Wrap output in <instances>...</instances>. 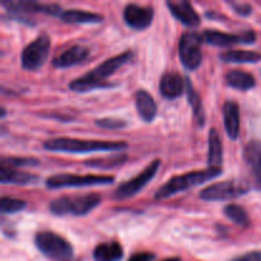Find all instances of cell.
Wrapping results in <instances>:
<instances>
[{
    "instance_id": "32",
    "label": "cell",
    "mask_w": 261,
    "mask_h": 261,
    "mask_svg": "<svg viewBox=\"0 0 261 261\" xmlns=\"http://www.w3.org/2000/svg\"><path fill=\"white\" fill-rule=\"evenodd\" d=\"M229 5L232 7V9L234 10V12L237 13L239 15H241V17H247V15H250L252 13V7L250 4H247V3H228Z\"/></svg>"
},
{
    "instance_id": "22",
    "label": "cell",
    "mask_w": 261,
    "mask_h": 261,
    "mask_svg": "<svg viewBox=\"0 0 261 261\" xmlns=\"http://www.w3.org/2000/svg\"><path fill=\"white\" fill-rule=\"evenodd\" d=\"M60 19L71 24H92V23L103 22V17L101 14L79 9L64 10L60 15Z\"/></svg>"
},
{
    "instance_id": "7",
    "label": "cell",
    "mask_w": 261,
    "mask_h": 261,
    "mask_svg": "<svg viewBox=\"0 0 261 261\" xmlns=\"http://www.w3.org/2000/svg\"><path fill=\"white\" fill-rule=\"evenodd\" d=\"M51 41L46 33H41L28 43L20 54V65L24 70L36 71L43 66L50 55Z\"/></svg>"
},
{
    "instance_id": "34",
    "label": "cell",
    "mask_w": 261,
    "mask_h": 261,
    "mask_svg": "<svg viewBox=\"0 0 261 261\" xmlns=\"http://www.w3.org/2000/svg\"><path fill=\"white\" fill-rule=\"evenodd\" d=\"M153 259H154V254L152 252H138L127 261H153Z\"/></svg>"
},
{
    "instance_id": "37",
    "label": "cell",
    "mask_w": 261,
    "mask_h": 261,
    "mask_svg": "<svg viewBox=\"0 0 261 261\" xmlns=\"http://www.w3.org/2000/svg\"><path fill=\"white\" fill-rule=\"evenodd\" d=\"M66 261H81V260L75 259V257H71V259H69V260H66Z\"/></svg>"
},
{
    "instance_id": "18",
    "label": "cell",
    "mask_w": 261,
    "mask_h": 261,
    "mask_svg": "<svg viewBox=\"0 0 261 261\" xmlns=\"http://www.w3.org/2000/svg\"><path fill=\"white\" fill-rule=\"evenodd\" d=\"M135 107L140 119L145 122H150L157 116V103L154 98L144 89H139L135 93Z\"/></svg>"
},
{
    "instance_id": "33",
    "label": "cell",
    "mask_w": 261,
    "mask_h": 261,
    "mask_svg": "<svg viewBox=\"0 0 261 261\" xmlns=\"http://www.w3.org/2000/svg\"><path fill=\"white\" fill-rule=\"evenodd\" d=\"M231 261H261V251H251Z\"/></svg>"
},
{
    "instance_id": "5",
    "label": "cell",
    "mask_w": 261,
    "mask_h": 261,
    "mask_svg": "<svg viewBox=\"0 0 261 261\" xmlns=\"http://www.w3.org/2000/svg\"><path fill=\"white\" fill-rule=\"evenodd\" d=\"M35 245L46 257L56 261H66L73 257V246L55 232L42 231L35 236Z\"/></svg>"
},
{
    "instance_id": "29",
    "label": "cell",
    "mask_w": 261,
    "mask_h": 261,
    "mask_svg": "<svg viewBox=\"0 0 261 261\" xmlns=\"http://www.w3.org/2000/svg\"><path fill=\"white\" fill-rule=\"evenodd\" d=\"M24 208V200L10 198V196H3L0 199V212H2V214H14L23 211Z\"/></svg>"
},
{
    "instance_id": "17",
    "label": "cell",
    "mask_w": 261,
    "mask_h": 261,
    "mask_svg": "<svg viewBox=\"0 0 261 261\" xmlns=\"http://www.w3.org/2000/svg\"><path fill=\"white\" fill-rule=\"evenodd\" d=\"M223 124L229 139L236 140L240 135V106L236 101L223 105Z\"/></svg>"
},
{
    "instance_id": "31",
    "label": "cell",
    "mask_w": 261,
    "mask_h": 261,
    "mask_svg": "<svg viewBox=\"0 0 261 261\" xmlns=\"http://www.w3.org/2000/svg\"><path fill=\"white\" fill-rule=\"evenodd\" d=\"M96 125L99 127H103V129L109 130H117L122 129V127L126 126V121L120 119H115V117H105V119H97Z\"/></svg>"
},
{
    "instance_id": "23",
    "label": "cell",
    "mask_w": 261,
    "mask_h": 261,
    "mask_svg": "<svg viewBox=\"0 0 261 261\" xmlns=\"http://www.w3.org/2000/svg\"><path fill=\"white\" fill-rule=\"evenodd\" d=\"M186 82V96H188L189 105L191 106L193 110V119L195 121V124L198 125V127H203L205 125V112H204L203 102H201L200 96H199L198 92L195 91V88L191 84L190 79L185 78Z\"/></svg>"
},
{
    "instance_id": "3",
    "label": "cell",
    "mask_w": 261,
    "mask_h": 261,
    "mask_svg": "<svg viewBox=\"0 0 261 261\" xmlns=\"http://www.w3.org/2000/svg\"><path fill=\"white\" fill-rule=\"evenodd\" d=\"M222 172H223L222 168L208 167L206 170L193 171V172L185 173V175L175 176V177L170 178L165 185L158 189L154 198L157 200L171 198V196L176 195V194L181 193V191H186L189 189L195 188V186L201 185V184L214 180V178L219 177Z\"/></svg>"
},
{
    "instance_id": "15",
    "label": "cell",
    "mask_w": 261,
    "mask_h": 261,
    "mask_svg": "<svg viewBox=\"0 0 261 261\" xmlns=\"http://www.w3.org/2000/svg\"><path fill=\"white\" fill-rule=\"evenodd\" d=\"M166 5L170 9L171 14L180 20L186 27H198L200 24V15L196 13L193 5L186 0H180V2H166Z\"/></svg>"
},
{
    "instance_id": "13",
    "label": "cell",
    "mask_w": 261,
    "mask_h": 261,
    "mask_svg": "<svg viewBox=\"0 0 261 261\" xmlns=\"http://www.w3.org/2000/svg\"><path fill=\"white\" fill-rule=\"evenodd\" d=\"M154 17V10L150 7L138 4H127L122 12V18L127 27L135 31H144L150 27Z\"/></svg>"
},
{
    "instance_id": "2",
    "label": "cell",
    "mask_w": 261,
    "mask_h": 261,
    "mask_svg": "<svg viewBox=\"0 0 261 261\" xmlns=\"http://www.w3.org/2000/svg\"><path fill=\"white\" fill-rule=\"evenodd\" d=\"M125 142H105V140H83L74 138H54L46 140L43 148L50 152L91 153V152H122L127 149Z\"/></svg>"
},
{
    "instance_id": "10",
    "label": "cell",
    "mask_w": 261,
    "mask_h": 261,
    "mask_svg": "<svg viewBox=\"0 0 261 261\" xmlns=\"http://www.w3.org/2000/svg\"><path fill=\"white\" fill-rule=\"evenodd\" d=\"M161 161L154 160L142 171L138 176H135L132 180L126 181V182L121 184L119 188L115 190L114 198L117 200H125V199L133 198V196L137 195L143 188L147 186V184L157 175L158 170H160Z\"/></svg>"
},
{
    "instance_id": "19",
    "label": "cell",
    "mask_w": 261,
    "mask_h": 261,
    "mask_svg": "<svg viewBox=\"0 0 261 261\" xmlns=\"http://www.w3.org/2000/svg\"><path fill=\"white\" fill-rule=\"evenodd\" d=\"M0 181L2 184H12V185H35L40 181V177L27 172H20L12 167L3 166L0 167Z\"/></svg>"
},
{
    "instance_id": "27",
    "label": "cell",
    "mask_w": 261,
    "mask_h": 261,
    "mask_svg": "<svg viewBox=\"0 0 261 261\" xmlns=\"http://www.w3.org/2000/svg\"><path fill=\"white\" fill-rule=\"evenodd\" d=\"M219 59L224 63L236 64H251L261 60V54L256 51L247 50H231L219 54Z\"/></svg>"
},
{
    "instance_id": "4",
    "label": "cell",
    "mask_w": 261,
    "mask_h": 261,
    "mask_svg": "<svg viewBox=\"0 0 261 261\" xmlns=\"http://www.w3.org/2000/svg\"><path fill=\"white\" fill-rule=\"evenodd\" d=\"M101 203L98 194H86L76 196H60L48 205V211L58 217L86 216Z\"/></svg>"
},
{
    "instance_id": "35",
    "label": "cell",
    "mask_w": 261,
    "mask_h": 261,
    "mask_svg": "<svg viewBox=\"0 0 261 261\" xmlns=\"http://www.w3.org/2000/svg\"><path fill=\"white\" fill-rule=\"evenodd\" d=\"M162 261H181L180 257H168V259H165Z\"/></svg>"
},
{
    "instance_id": "6",
    "label": "cell",
    "mask_w": 261,
    "mask_h": 261,
    "mask_svg": "<svg viewBox=\"0 0 261 261\" xmlns=\"http://www.w3.org/2000/svg\"><path fill=\"white\" fill-rule=\"evenodd\" d=\"M249 184L242 180H227L212 184L200 191L199 196L205 201H228L249 193Z\"/></svg>"
},
{
    "instance_id": "12",
    "label": "cell",
    "mask_w": 261,
    "mask_h": 261,
    "mask_svg": "<svg viewBox=\"0 0 261 261\" xmlns=\"http://www.w3.org/2000/svg\"><path fill=\"white\" fill-rule=\"evenodd\" d=\"M204 42L209 43L212 46H218V47H228L232 45H251L256 40V33L251 30L244 31L239 35H232V33L221 32L217 30H206L203 35Z\"/></svg>"
},
{
    "instance_id": "28",
    "label": "cell",
    "mask_w": 261,
    "mask_h": 261,
    "mask_svg": "<svg viewBox=\"0 0 261 261\" xmlns=\"http://www.w3.org/2000/svg\"><path fill=\"white\" fill-rule=\"evenodd\" d=\"M223 213L229 221H232L233 223H236L237 226H249L250 219L247 216L246 211H245L242 206L237 205V204H229V205L224 206Z\"/></svg>"
},
{
    "instance_id": "11",
    "label": "cell",
    "mask_w": 261,
    "mask_h": 261,
    "mask_svg": "<svg viewBox=\"0 0 261 261\" xmlns=\"http://www.w3.org/2000/svg\"><path fill=\"white\" fill-rule=\"evenodd\" d=\"M3 7L7 9L10 14H15L19 22H25L23 14L28 13H43V14L60 17L63 9L58 4H41V3L33 2V0H18V2H3Z\"/></svg>"
},
{
    "instance_id": "14",
    "label": "cell",
    "mask_w": 261,
    "mask_h": 261,
    "mask_svg": "<svg viewBox=\"0 0 261 261\" xmlns=\"http://www.w3.org/2000/svg\"><path fill=\"white\" fill-rule=\"evenodd\" d=\"M89 48L84 45H71L66 50L61 51L51 60L54 68L66 69L78 65L89 56Z\"/></svg>"
},
{
    "instance_id": "26",
    "label": "cell",
    "mask_w": 261,
    "mask_h": 261,
    "mask_svg": "<svg viewBox=\"0 0 261 261\" xmlns=\"http://www.w3.org/2000/svg\"><path fill=\"white\" fill-rule=\"evenodd\" d=\"M127 160V155L125 153H115V154L106 155V157L92 158V160L84 161V166L89 168H97V170H111L117 166L124 165Z\"/></svg>"
},
{
    "instance_id": "24",
    "label": "cell",
    "mask_w": 261,
    "mask_h": 261,
    "mask_svg": "<svg viewBox=\"0 0 261 261\" xmlns=\"http://www.w3.org/2000/svg\"><path fill=\"white\" fill-rule=\"evenodd\" d=\"M124 256V250L119 242H102L93 250L96 261H120Z\"/></svg>"
},
{
    "instance_id": "1",
    "label": "cell",
    "mask_w": 261,
    "mask_h": 261,
    "mask_svg": "<svg viewBox=\"0 0 261 261\" xmlns=\"http://www.w3.org/2000/svg\"><path fill=\"white\" fill-rule=\"evenodd\" d=\"M133 56H134V54L132 51H125V53L119 54L114 58L107 59L106 61L89 70L87 74L71 81L69 83V88L74 92H78V93H86V92L94 91V89L112 88L116 84L110 83L106 79L111 76L117 69L125 65L127 61L132 60Z\"/></svg>"
},
{
    "instance_id": "16",
    "label": "cell",
    "mask_w": 261,
    "mask_h": 261,
    "mask_svg": "<svg viewBox=\"0 0 261 261\" xmlns=\"http://www.w3.org/2000/svg\"><path fill=\"white\" fill-rule=\"evenodd\" d=\"M186 91V82L176 71H167L160 82V93L166 99H176Z\"/></svg>"
},
{
    "instance_id": "25",
    "label": "cell",
    "mask_w": 261,
    "mask_h": 261,
    "mask_svg": "<svg viewBox=\"0 0 261 261\" xmlns=\"http://www.w3.org/2000/svg\"><path fill=\"white\" fill-rule=\"evenodd\" d=\"M208 142V166L211 168H221L222 162H223V148H222L221 138L216 129H211Z\"/></svg>"
},
{
    "instance_id": "30",
    "label": "cell",
    "mask_w": 261,
    "mask_h": 261,
    "mask_svg": "<svg viewBox=\"0 0 261 261\" xmlns=\"http://www.w3.org/2000/svg\"><path fill=\"white\" fill-rule=\"evenodd\" d=\"M3 166L7 167H20V166H38L40 161L36 158H27V157H3L0 161Z\"/></svg>"
},
{
    "instance_id": "9",
    "label": "cell",
    "mask_w": 261,
    "mask_h": 261,
    "mask_svg": "<svg viewBox=\"0 0 261 261\" xmlns=\"http://www.w3.org/2000/svg\"><path fill=\"white\" fill-rule=\"evenodd\" d=\"M115 181L114 176H93V175H69L59 173L46 180L47 189H65V188H86V186L110 185Z\"/></svg>"
},
{
    "instance_id": "8",
    "label": "cell",
    "mask_w": 261,
    "mask_h": 261,
    "mask_svg": "<svg viewBox=\"0 0 261 261\" xmlns=\"http://www.w3.org/2000/svg\"><path fill=\"white\" fill-rule=\"evenodd\" d=\"M201 43H203V36L194 31L185 32L181 36L178 42V56L182 65L188 70L194 71L201 65L203 60Z\"/></svg>"
},
{
    "instance_id": "21",
    "label": "cell",
    "mask_w": 261,
    "mask_h": 261,
    "mask_svg": "<svg viewBox=\"0 0 261 261\" xmlns=\"http://www.w3.org/2000/svg\"><path fill=\"white\" fill-rule=\"evenodd\" d=\"M226 84L237 91L246 92L256 86V81L252 74L245 70H240V69H234L226 74Z\"/></svg>"
},
{
    "instance_id": "36",
    "label": "cell",
    "mask_w": 261,
    "mask_h": 261,
    "mask_svg": "<svg viewBox=\"0 0 261 261\" xmlns=\"http://www.w3.org/2000/svg\"><path fill=\"white\" fill-rule=\"evenodd\" d=\"M5 115H7V111H5L4 107H2V117H5Z\"/></svg>"
},
{
    "instance_id": "20",
    "label": "cell",
    "mask_w": 261,
    "mask_h": 261,
    "mask_svg": "<svg viewBox=\"0 0 261 261\" xmlns=\"http://www.w3.org/2000/svg\"><path fill=\"white\" fill-rule=\"evenodd\" d=\"M244 157L252 176L261 188V143L250 142L244 150Z\"/></svg>"
}]
</instances>
